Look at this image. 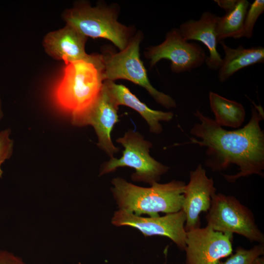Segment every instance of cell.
<instances>
[{
    "mask_svg": "<svg viewBox=\"0 0 264 264\" xmlns=\"http://www.w3.org/2000/svg\"><path fill=\"white\" fill-rule=\"evenodd\" d=\"M194 114L199 122L194 124L190 133L196 138L192 137L183 144H194L205 147L206 166L217 172L236 165L238 173L223 175L226 180L232 183L254 174L264 176V133L260 126L264 112L261 106L254 103L248 123L233 131L225 130L199 110Z\"/></svg>",
    "mask_w": 264,
    "mask_h": 264,
    "instance_id": "obj_1",
    "label": "cell"
},
{
    "mask_svg": "<svg viewBox=\"0 0 264 264\" xmlns=\"http://www.w3.org/2000/svg\"><path fill=\"white\" fill-rule=\"evenodd\" d=\"M102 62L82 60L65 64L62 77L53 89V97L73 124L86 125L102 88Z\"/></svg>",
    "mask_w": 264,
    "mask_h": 264,
    "instance_id": "obj_2",
    "label": "cell"
},
{
    "mask_svg": "<svg viewBox=\"0 0 264 264\" xmlns=\"http://www.w3.org/2000/svg\"><path fill=\"white\" fill-rule=\"evenodd\" d=\"M111 183V192L120 210L150 217L159 216V212L167 214L182 210L186 185L183 181L155 182L150 187H142L117 177Z\"/></svg>",
    "mask_w": 264,
    "mask_h": 264,
    "instance_id": "obj_3",
    "label": "cell"
},
{
    "mask_svg": "<svg viewBox=\"0 0 264 264\" xmlns=\"http://www.w3.org/2000/svg\"><path fill=\"white\" fill-rule=\"evenodd\" d=\"M141 34L133 37L126 48L119 52H107L101 54L104 81H114L123 79L144 88L159 104L167 109L176 106L175 100L170 95L159 91L150 83L147 71L140 58Z\"/></svg>",
    "mask_w": 264,
    "mask_h": 264,
    "instance_id": "obj_4",
    "label": "cell"
},
{
    "mask_svg": "<svg viewBox=\"0 0 264 264\" xmlns=\"http://www.w3.org/2000/svg\"><path fill=\"white\" fill-rule=\"evenodd\" d=\"M64 18L66 24L87 37L107 39L120 50L132 38L131 29L118 22L116 13L109 7L81 3L66 10Z\"/></svg>",
    "mask_w": 264,
    "mask_h": 264,
    "instance_id": "obj_5",
    "label": "cell"
},
{
    "mask_svg": "<svg viewBox=\"0 0 264 264\" xmlns=\"http://www.w3.org/2000/svg\"><path fill=\"white\" fill-rule=\"evenodd\" d=\"M116 142L124 148L122 155L119 158H110L105 162L100 176L114 172L119 167H131L135 171L132 175V180L143 181L152 185L157 182L161 176L168 171V166L158 162L150 155L152 144L145 140L139 132L129 131L123 137L118 138Z\"/></svg>",
    "mask_w": 264,
    "mask_h": 264,
    "instance_id": "obj_6",
    "label": "cell"
},
{
    "mask_svg": "<svg viewBox=\"0 0 264 264\" xmlns=\"http://www.w3.org/2000/svg\"><path fill=\"white\" fill-rule=\"evenodd\" d=\"M208 211L207 225L214 231L236 233L251 241L264 243V235L256 225L251 211L234 197L214 194Z\"/></svg>",
    "mask_w": 264,
    "mask_h": 264,
    "instance_id": "obj_7",
    "label": "cell"
},
{
    "mask_svg": "<svg viewBox=\"0 0 264 264\" xmlns=\"http://www.w3.org/2000/svg\"><path fill=\"white\" fill-rule=\"evenodd\" d=\"M146 56L151 67L162 59L170 61L171 70L176 73L200 67L207 57L202 47L196 43L184 40L178 28L171 29L162 43L149 48Z\"/></svg>",
    "mask_w": 264,
    "mask_h": 264,
    "instance_id": "obj_8",
    "label": "cell"
},
{
    "mask_svg": "<svg viewBox=\"0 0 264 264\" xmlns=\"http://www.w3.org/2000/svg\"><path fill=\"white\" fill-rule=\"evenodd\" d=\"M186 217L182 210L156 217H142L120 210L115 211L111 223L116 226H130L137 229L145 237L154 235L170 239L181 250L186 247V231L184 224Z\"/></svg>",
    "mask_w": 264,
    "mask_h": 264,
    "instance_id": "obj_9",
    "label": "cell"
},
{
    "mask_svg": "<svg viewBox=\"0 0 264 264\" xmlns=\"http://www.w3.org/2000/svg\"><path fill=\"white\" fill-rule=\"evenodd\" d=\"M233 234L209 226L186 231V264H218L232 254Z\"/></svg>",
    "mask_w": 264,
    "mask_h": 264,
    "instance_id": "obj_10",
    "label": "cell"
},
{
    "mask_svg": "<svg viewBox=\"0 0 264 264\" xmlns=\"http://www.w3.org/2000/svg\"><path fill=\"white\" fill-rule=\"evenodd\" d=\"M216 189L212 177L206 176V170L199 164L190 172V180L186 185L182 210L186 220V231L200 227L199 215L207 212L210 208L211 197Z\"/></svg>",
    "mask_w": 264,
    "mask_h": 264,
    "instance_id": "obj_11",
    "label": "cell"
},
{
    "mask_svg": "<svg viewBox=\"0 0 264 264\" xmlns=\"http://www.w3.org/2000/svg\"><path fill=\"white\" fill-rule=\"evenodd\" d=\"M87 37L72 26L66 25L45 35L43 45L52 58L63 60L66 64L86 61L96 63L102 62L101 55H88L85 51Z\"/></svg>",
    "mask_w": 264,
    "mask_h": 264,
    "instance_id": "obj_12",
    "label": "cell"
},
{
    "mask_svg": "<svg viewBox=\"0 0 264 264\" xmlns=\"http://www.w3.org/2000/svg\"><path fill=\"white\" fill-rule=\"evenodd\" d=\"M115 104L104 84L100 95L90 112L86 125H91L94 129L98 139L97 145L110 158L119 149L113 144L110 133L114 125L119 121Z\"/></svg>",
    "mask_w": 264,
    "mask_h": 264,
    "instance_id": "obj_13",
    "label": "cell"
},
{
    "mask_svg": "<svg viewBox=\"0 0 264 264\" xmlns=\"http://www.w3.org/2000/svg\"><path fill=\"white\" fill-rule=\"evenodd\" d=\"M218 17L211 12L205 11L198 20L187 21L181 24L178 28L186 41H198L206 46L209 50V56L206 57L205 63L212 70H218L222 59L217 48Z\"/></svg>",
    "mask_w": 264,
    "mask_h": 264,
    "instance_id": "obj_14",
    "label": "cell"
},
{
    "mask_svg": "<svg viewBox=\"0 0 264 264\" xmlns=\"http://www.w3.org/2000/svg\"><path fill=\"white\" fill-rule=\"evenodd\" d=\"M104 84L115 104L118 107L119 105L126 106L138 112L147 122L151 132L161 133L162 126L160 122H169L172 120L174 117L173 112L150 109L125 86L116 84L111 81H105Z\"/></svg>",
    "mask_w": 264,
    "mask_h": 264,
    "instance_id": "obj_15",
    "label": "cell"
},
{
    "mask_svg": "<svg viewBox=\"0 0 264 264\" xmlns=\"http://www.w3.org/2000/svg\"><path fill=\"white\" fill-rule=\"evenodd\" d=\"M219 43L225 54L218 69V78L220 82L226 81L242 68L264 62V48L263 46L246 48L242 45H240L233 48L227 46L223 41Z\"/></svg>",
    "mask_w": 264,
    "mask_h": 264,
    "instance_id": "obj_16",
    "label": "cell"
},
{
    "mask_svg": "<svg viewBox=\"0 0 264 264\" xmlns=\"http://www.w3.org/2000/svg\"><path fill=\"white\" fill-rule=\"evenodd\" d=\"M210 106L215 115V122L220 126L240 128L245 117L243 105L235 101L226 98L218 93H209Z\"/></svg>",
    "mask_w": 264,
    "mask_h": 264,
    "instance_id": "obj_17",
    "label": "cell"
},
{
    "mask_svg": "<svg viewBox=\"0 0 264 264\" xmlns=\"http://www.w3.org/2000/svg\"><path fill=\"white\" fill-rule=\"evenodd\" d=\"M249 2L247 0H238L236 5L222 17H218L217 34L218 43L227 38L236 39L242 28Z\"/></svg>",
    "mask_w": 264,
    "mask_h": 264,
    "instance_id": "obj_18",
    "label": "cell"
},
{
    "mask_svg": "<svg viewBox=\"0 0 264 264\" xmlns=\"http://www.w3.org/2000/svg\"><path fill=\"white\" fill-rule=\"evenodd\" d=\"M264 253L263 244L255 245L249 249L238 247L235 254H231L224 262L220 261L218 264H255L257 259Z\"/></svg>",
    "mask_w": 264,
    "mask_h": 264,
    "instance_id": "obj_19",
    "label": "cell"
},
{
    "mask_svg": "<svg viewBox=\"0 0 264 264\" xmlns=\"http://www.w3.org/2000/svg\"><path fill=\"white\" fill-rule=\"evenodd\" d=\"M264 12V0H255L250 5L247 11L242 31L236 39L252 37L255 24L259 17Z\"/></svg>",
    "mask_w": 264,
    "mask_h": 264,
    "instance_id": "obj_20",
    "label": "cell"
},
{
    "mask_svg": "<svg viewBox=\"0 0 264 264\" xmlns=\"http://www.w3.org/2000/svg\"><path fill=\"white\" fill-rule=\"evenodd\" d=\"M11 131L6 129L0 132V178L3 171L2 164L11 157L13 150V140L10 138Z\"/></svg>",
    "mask_w": 264,
    "mask_h": 264,
    "instance_id": "obj_21",
    "label": "cell"
},
{
    "mask_svg": "<svg viewBox=\"0 0 264 264\" xmlns=\"http://www.w3.org/2000/svg\"><path fill=\"white\" fill-rule=\"evenodd\" d=\"M0 264H26L22 259L6 250H0Z\"/></svg>",
    "mask_w": 264,
    "mask_h": 264,
    "instance_id": "obj_22",
    "label": "cell"
},
{
    "mask_svg": "<svg viewBox=\"0 0 264 264\" xmlns=\"http://www.w3.org/2000/svg\"><path fill=\"white\" fill-rule=\"evenodd\" d=\"M214 1L226 12L235 7L238 0H215Z\"/></svg>",
    "mask_w": 264,
    "mask_h": 264,
    "instance_id": "obj_23",
    "label": "cell"
},
{
    "mask_svg": "<svg viewBox=\"0 0 264 264\" xmlns=\"http://www.w3.org/2000/svg\"><path fill=\"white\" fill-rule=\"evenodd\" d=\"M255 264H264V257H259L257 259Z\"/></svg>",
    "mask_w": 264,
    "mask_h": 264,
    "instance_id": "obj_24",
    "label": "cell"
},
{
    "mask_svg": "<svg viewBox=\"0 0 264 264\" xmlns=\"http://www.w3.org/2000/svg\"><path fill=\"white\" fill-rule=\"evenodd\" d=\"M3 116V112L2 108L1 100L0 99V120L2 118Z\"/></svg>",
    "mask_w": 264,
    "mask_h": 264,
    "instance_id": "obj_25",
    "label": "cell"
}]
</instances>
